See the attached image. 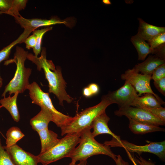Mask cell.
Masks as SVG:
<instances>
[{"label": "cell", "mask_w": 165, "mask_h": 165, "mask_svg": "<svg viewBox=\"0 0 165 165\" xmlns=\"http://www.w3.org/2000/svg\"><path fill=\"white\" fill-rule=\"evenodd\" d=\"M121 79L129 83L134 88L139 96L143 94L151 93L159 101L164 102L152 90L150 84L151 75L140 73L134 68L128 69L121 75Z\"/></svg>", "instance_id": "cell-8"}, {"label": "cell", "mask_w": 165, "mask_h": 165, "mask_svg": "<svg viewBox=\"0 0 165 165\" xmlns=\"http://www.w3.org/2000/svg\"><path fill=\"white\" fill-rule=\"evenodd\" d=\"M0 165H16L2 145L0 139Z\"/></svg>", "instance_id": "cell-26"}, {"label": "cell", "mask_w": 165, "mask_h": 165, "mask_svg": "<svg viewBox=\"0 0 165 165\" xmlns=\"http://www.w3.org/2000/svg\"><path fill=\"white\" fill-rule=\"evenodd\" d=\"M2 79L1 78L0 75V88L2 87Z\"/></svg>", "instance_id": "cell-40"}, {"label": "cell", "mask_w": 165, "mask_h": 165, "mask_svg": "<svg viewBox=\"0 0 165 165\" xmlns=\"http://www.w3.org/2000/svg\"><path fill=\"white\" fill-rule=\"evenodd\" d=\"M92 93L93 96L97 94L99 92L100 89L99 86L96 83H92L88 86Z\"/></svg>", "instance_id": "cell-33"}, {"label": "cell", "mask_w": 165, "mask_h": 165, "mask_svg": "<svg viewBox=\"0 0 165 165\" xmlns=\"http://www.w3.org/2000/svg\"><path fill=\"white\" fill-rule=\"evenodd\" d=\"M14 57L4 62V64L7 65L14 63L16 66V70L13 79L6 86L2 96L5 97L8 93L9 95L18 92L19 93L24 92L29 84V78L31 74V70L26 68L25 61L27 58L28 52L22 47L17 46Z\"/></svg>", "instance_id": "cell-3"}, {"label": "cell", "mask_w": 165, "mask_h": 165, "mask_svg": "<svg viewBox=\"0 0 165 165\" xmlns=\"http://www.w3.org/2000/svg\"><path fill=\"white\" fill-rule=\"evenodd\" d=\"M112 104L107 95L102 98L98 104L87 108L74 117L66 124L60 127L61 135L80 132L85 128L91 127L94 119L105 111L107 107Z\"/></svg>", "instance_id": "cell-4"}, {"label": "cell", "mask_w": 165, "mask_h": 165, "mask_svg": "<svg viewBox=\"0 0 165 165\" xmlns=\"http://www.w3.org/2000/svg\"><path fill=\"white\" fill-rule=\"evenodd\" d=\"M135 161L140 165H156L152 162L147 161L141 156H137Z\"/></svg>", "instance_id": "cell-34"}, {"label": "cell", "mask_w": 165, "mask_h": 165, "mask_svg": "<svg viewBox=\"0 0 165 165\" xmlns=\"http://www.w3.org/2000/svg\"><path fill=\"white\" fill-rule=\"evenodd\" d=\"M110 119L107 115L105 111L97 117L92 122L90 127L93 129L92 134L95 138L97 136L104 134L110 135L112 138L117 141L121 140L120 136H117L112 132L109 128L108 123Z\"/></svg>", "instance_id": "cell-13"}, {"label": "cell", "mask_w": 165, "mask_h": 165, "mask_svg": "<svg viewBox=\"0 0 165 165\" xmlns=\"http://www.w3.org/2000/svg\"><path fill=\"white\" fill-rule=\"evenodd\" d=\"M27 89L29 91L32 103L41 108L46 109L52 116V122L58 127H61L71 119L72 117L64 115L56 110L52 104L49 94L43 92L36 82L29 84Z\"/></svg>", "instance_id": "cell-6"}, {"label": "cell", "mask_w": 165, "mask_h": 165, "mask_svg": "<svg viewBox=\"0 0 165 165\" xmlns=\"http://www.w3.org/2000/svg\"><path fill=\"white\" fill-rule=\"evenodd\" d=\"M19 93L17 92L12 97L9 95L8 97H4L0 100V103L2 107H4L9 112L13 119L16 122L20 119V115L17 107L16 100Z\"/></svg>", "instance_id": "cell-20"}, {"label": "cell", "mask_w": 165, "mask_h": 165, "mask_svg": "<svg viewBox=\"0 0 165 165\" xmlns=\"http://www.w3.org/2000/svg\"><path fill=\"white\" fill-rule=\"evenodd\" d=\"M152 94L146 93L142 96L138 97L134 100L133 106L141 108L161 107L164 104Z\"/></svg>", "instance_id": "cell-19"}, {"label": "cell", "mask_w": 165, "mask_h": 165, "mask_svg": "<svg viewBox=\"0 0 165 165\" xmlns=\"http://www.w3.org/2000/svg\"><path fill=\"white\" fill-rule=\"evenodd\" d=\"M27 58L37 65L38 70L40 71L42 68L43 69L49 83V91L56 96L60 105L63 106L64 101L68 103L72 101L73 98L66 91V83L62 76L61 68L57 67L56 69L52 61L46 59L45 50H42L41 56L39 57L28 53Z\"/></svg>", "instance_id": "cell-1"}, {"label": "cell", "mask_w": 165, "mask_h": 165, "mask_svg": "<svg viewBox=\"0 0 165 165\" xmlns=\"http://www.w3.org/2000/svg\"><path fill=\"white\" fill-rule=\"evenodd\" d=\"M13 0H0V12L6 14L10 9Z\"/></svg>", "instance_id": "cell-30"}, {"label": "cell", "mask_w": 165, "mask_h": 165, "mask_svg": "<svg viewBox=\"0 0 165 165\" xmlns=\"http://www.w3.org/2000/svg\"><path fill=\"white\" fill-rule=\"evenodd\" d=\"M114 113L117 116H125L128 118L141 123L158 126L165 124V121L145 110L137 107L127 106L119 108Z\"/></svg>", "instance_id": "cell-9"}, {"label": "cell", "mask_w": 165, "mask_h": 165, "mask_svg": "<svg viewBox=\"0 0 165 165\" xmlns=\"http://www.w3.org/2000/svg\"><path fill=\"white\" fill-rule=\"evenodd\" d=\"M76 163L71 161V163L68 165H80V163L78 164Z\"/></svg>", "instance_id": "cell-39"}, {"label": "cell", "mask_w": 165, "mask_h": 165, "mask_svg": "<svg viewBox=\"0 0 165 165\" xmlns=\"http://www.w3.org/2000/svg\"><path fill=\"white\" fill-rule=\"evenodd\" d=\"M165 122V108L161 107L142 108Z\"/></svg>", "instance_id": "cell-28"}, {"label": "cell", "mask_w": 165, "mask_h": 165, "mask_svg": "<svg viewBox=\"0 0 165 165\" xmlns=\"http://www.w3.org/2000/svg\"><path fill=\"white\" fill-rule=\"evenodd\" d=\"M139 26L137 35L145 41L149 42L155 36L165 32V28L149 24L141 18H138Z\"/></svg>", "instance_id": "cell-14"}, {"label": "cell", "mask_w": 165, "mask_h": 165, "mask_svg": "<svg viewBox=\"0 0 165 165\" xmlns=\"http://www.w3.org/2000/svg\"><path fill=\"white\" fill-rule=\"evenodd\" d=\"M112 104H116L119 108L133 106L134 101L138 96L137 92L128 82L119 89L107 94Z\"/></svg>", "instance_id": "cell-10"}, {"label": "cell", "mask_w": 165, "mask_h": 165, "mask_svg": "<svg viewBox=\"0 0 165 165\" xmlns=\"http://www.w3.org/2000/svg\"><path fill=\"white\" fill-rule=\"evenodd\" d=\"M32 31L30 30L24 29L23 32L15 40L0 50V63L4 60H7L13 48L18 44L24 42Z\"/></svg>", "instance_id": "cell-22"}, {"label": "cell", "mask_w": 165, "mask_h": 165, "mask_svg": "<svg viewBox=\"0 0 165 165\" xmlns=\"http://www.w3.org/2000/svg\"><path fill=\"white\" fill-rule=\"evenodd\" d=\"M27 2V0H13L11 7L6 14L14 17L21 16L19 12L25 8Z\"/></svg>", "instance_id": "cell-25"}, {"label": "cell", "mask_w": 165, "mask_h": 165, "mask_svg": "<svg viewBox=\"0 0 165 165\" xmlns=\"http://www.w3.org/2000/svg\"><path fill=\"white\" fill-rule=\"evenodd\" d=\"M24 136V134L18 127H10L6 133V145L5 146L9 147L16 144V143Z\"/></svg>", "instance_id": "cell-23"}, {"label": "cell", "mask_w": 165, "mask_h": 165, "mask_svg": "<svg viewBox=\"0 0 165 165\" xmlns=\"http://www.w3.org/2000/svg\"><path fill=\"white\" fill-rule=\"evenodd\" d=\"M82 93L83 95L86 97H89L93 96L92 93L88 86L83 89Z\"/></svg>", "instance_id": "cell-36"}, {"label": "cell", "mask_w": 165, "mask_h": 165, "mask_svg": "<svg viewBox=\"0 0 165 165\" xmlns=\"http://www.w3.org/2000/svg\"><path fill=\"white\" fill-rule=\"evenodd\" d=\"M16 22L19 24L24 29H28L32 31L37 28L42 27L58 24H66L67 22L56 18L50 19H44L40 18L27 19L22 16L14 17Z\"/></svg>", "instance_id": "cell-12"}, {"label": "cell", "mask_w": 165, "mask_h": 165, "mask_svg": "<svg viewBox=\"0 0 165 165\" xmlns=\"http://www.w3.org/2000/svg\"><path fill=\"white\" fill-rule=\"evenodd\" d=\"M53 121L52 116L46 108H41L40 112L30 120L32 129L37 132L48 128L49 123Z\"/></svg>", "instance_id": "cell-17"}, {"label": "cell", "mask_w": 165, "mask_h": 165, "mask_svg": "<svg viewBox=\"0 0 165 165\" xmlns=\"http://www.w3.org/2000/svg\"><path fill=\"white\" fill-rule=\"evenodd\" d=\"M36 38L35 35L32 34L28 37L25 40L24 42L26 45V47L28 50L33 49L35 47L36 44Z\"/></svg>", "instance_id": "cell-32"}, {"label": "cell", "mask_w": 165, "mask_h": 165, "mask_svg": "<svg viewBox=\"0 0 165 165\" xmlns=\"http://www.w3.org/2000/svg\"><path fill=\"white\" fill-rule=\"evenodd\" d=\"M148 144L145 145H138L123 140L117 141L112 138L109 141H105L104 144L110 147H121L126 151L135 152L140 155L143 153L148 152L154 154L161 160H165V141L152 142L147 141Z\"/></svg>", "instance_id": "cell-7"}, {"label": "cell", "mask_w": 165, "mask_h": 165, "mask_svg": "<svg viewBox=\"0 0 165 165\" xmlns=\"http://www.w3.org/2000/svg\"><path fill=\"white\" fill-rule=\"evenodd\" d=\"M80 165H86L87 160L82 161L80 162Z\"/></svg>", "instance_id": "cell-38"}, {"label": "cell", "mask_w": 165, "mask_h": 165, "mask_svg": "<svg viewBox=\"0 0 165 165\" xmlns=\"http://www.w3.org/2000/svg\"><path fill=\"white\" fill-rule=\"evenodd\" d=\"M80 133L66 135L58 142L48 151L37 156L39 163L47 165L63 158L68 157L79 144Z\"/></svg>", "instance_id": "cell-5"}, {"label": "cell", "mask_w": 165, "mask_h": 165, "mask_svg": "<svg viewBox=\"0 0 165 165\" xmlns=\"http://www.w3.org/2000/svg\"><path fill=\"white\" fill-rule=\"evenodd\" d=\"M103 3L106 5H110L111 4V2L109 0H103L102 1Z\"/></svg>", "instance_id": "cell-37"}, {"label": "cell", "mask_w": 165, "mask_h": 165, "mask_svg": "<svg viewBox=\"0 0 165 165\" xmlns=\"http://www.w3.org/2000/svg\"><path fill=\"white\" fill-rule=\"evenodd\" d=\"M154 84L158 91L163 96L165 95V77L154 81Z\"/></svg>", "instance_id": "cell-31"}, {"label": "cell", "mask_w": 165, "mask_h": 165, "mask_svg": "<svg viewBox=\"0 0 165 165\" xmlns=\"http://www.w3.org/2000/svg\"><path fill=\"white\" fill-rule=\"evenodd\" d=\"M128 119L129 127L131 132L135 134H143L153 132L165 131L164 128L159 126L141 123Z\"/></svg>", "instance_id": "cell-18"}, {"label": "cell", "mask_w": 165, "mask_h": 165, "mask_svg": "<svg viewBox=\"0 0 165 165\" xmlns=\"http://www.w3.org/2000/svg\"><path fill=\"white\" fill-rule=\"evenodd\" d=\"M2 107L1 105H0V109Z\"/></svg>", "instance_id": "cell-42"}, {"label": "cell", "mask_w": 165, "mask_h": 165, "mask_svg": "<svg viewBox=\"0 0 165 165\" xmlns=\"http://www.w3.org/2000/svg\"><path fill=\"white\" fill-rule=\"evenodd\" d=\"M165 32L161 33L154 37L149 42L152 53L153 50L165 44Z\"/></svg>", "instance_id": "cell-27"}, {"label": "cell", "mask_w": 165, "mask_h": 165, "mask_svg": "<svg viewBox=\"0 0 165 165\" xmlns=\"http://www.w3.org/2000/svg\"><path fill=\"white\" fill-rule=\"evenodd\" d=\"M3 147L16 165H38L39 163L37 156L24 151L16 144Z\"/></svg>", "instance_id": "cell-11"}, {"label": "cell", "mask_w": 165, "mask_h": 165, "mask_svg": "<svg viewBox=\"0 0 165 165\" xmlns=\"http://www.w3.org/2000/svg\"><path fill=\"white\" fill-rule=\"evenodd\" d=\"M40 138L41 148L40 153L45 152L56 145L60 139L58 138V135L48 128L37 132Z\"/></svg>", "instance_id": "cell-16"}, {"label": "cell", "mask_w": 165, "mask_h": 165, "mask_svg": "<svg viewBox=\"0 0 165 165\" xmlns=\"http://www.w3.org/2000/svg\"><path fill=\"white\" fill-rule=\"evenodd\" d=\"M165 77V63L158 67L151 75L152 79L154 81Z\"/></svg>", "instance_id": "cell-29"}, {"label": "cell", "mask_w": 165, "mask_h": 165, "mask_svg": "<svg viewBox=\"0 0 165 165\" xmlns=\"http://www.w3.org/2000/svg\"><path fill=\"white\" fill-rule=\"evenodd\" d=\"M3 13L2 12H0V15L2 14H3Z\"/></svg>", "instance_id": "cell-41"}, {"label": "cell", "mask_w": 165, "mask_h": 165, "mask_svg": "<svg viewBox=\"0 0 165 165\" xmlns=\"http://www.w3.org/2000/svg\"><path fill=\"white\" fill-rule=\"evenodd\" d=\"M115 162L116 165H130L128 162L125 161L119 155H117L116 160Z\"/></svg>", "instance_id": "cell-35"}, {"label": "cell", "mask_w": 165, "mask_h": 165, "mask_svg": "<svg viewBox=\"0 0 165 165\" xmlns=\"http://www.w3.org/2000/svg\"><path fill=\"white\" fill-rule=\"evenodd\" d=\"M165 60L155 55H150L142 62L139 63L133 68L136 71L141 74L151 75L155 69L165 63Z\"/></svg>", "instance_id": "cell-15"}, {"label": "cell", "mask_w": 165, "mask_h": 165, "mask_svg": "<svg viewBox=\"0 0 165 165\" xmlns=\"http://www.w3.org/2000/svg\"><path fill=\"white\" fill-rule=\"evenodd\" d=\"M52 28V27H48L41 29H35L33 31V34L35 35L36 38V45L33 49L35 57H38L41 52L42 40L44 34L51 30Z\"/></svg>", "instance_id": "cell-24"}, {"label": "cell", "mask_w": 165, "mask_h": 165, "mask_svg": "<svg viewBox=\"0 0 165 165\" xmlns=\"http://www.w3.org/2000/svg\"><path fill=\"white\" fill-rule=\"evenodd\" d=\"M91 127H87L80 133L79 145L72 150L68 157L71 159L72 161L76 163L87 160L94 155L102 154L109 156L115 161L117 155L110 149V147L99 143L96 141L91 131Z\"/></svg>", "instance_id": "cell-2"}, {"label": "cell", "mask_w": 165, "mask_h": 165, "mask_svg": "<svg viewBox=\"0 0 165 165\" xmlns=\"http://www.w3.org/2000/svg\"><path fill=\"white\" fill-rule=\"evenodd\" d=\"M130 41L138 54V60H144L147 56L152 52L148 43L137 34L132 36Z\"/></svg>", "instance_id": "cell-21"}]
</instances>
